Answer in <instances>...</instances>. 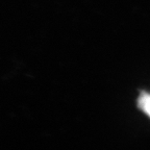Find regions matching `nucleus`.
I'll return each instance as SVG.
<instances>
[{"instance_id": "obj_1", "label": "nucleus", "mask_w": 150, "mask_h": 150, "mask_svg": "<svg viewBox=\"0 0 150 150\" xmlns=\"http://www.w3.org/2000/svg\"><path fill=\"white\" fill-rule=\"evenodd\" d=\"M139 105L146 114L150 116V96L147 94H142L139 99Z\"/></svg>"}]
</instances>
